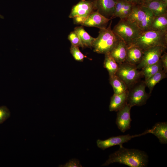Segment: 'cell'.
<instances>
[{
  "label": "cell",
  "mask_w": 167,
  "mask_h": 167,
  "mask_svg": "<svg viewBox=\"0 0 167 167\" xmlns=\"http://www.w3.org/2000/svg\"><path fill=\"white\" fill-rule=\"evenodd\" d=\"M148 162V156L144 151L127 148L122 146L111 154L101 166H106L111 164L118 163L131 167H146Z\"/></svg>",
  "instance_id": "1"
},
{
  "label": "cell",
  "mask_w": 167,
  "mask_h": 167,
  "mask_svg": "<svg viewBox=\"0 0 167 167\" xmlns=\"http://www.w3.org/2000/svg\"><path fill=\"white\" fill-rule=\"evenodd\" d=\"M152 0H143V2L151 1Z\"/></svg>",
  "instance_id": "33"
},
{
  "label": "cell",
  "mask_w": 167,
  "mask_h": 167,
  "mask_svg": "<svg viewBox=\"0 0 167 167\" xmlns=\"http://www.w3.org/2000/svg\"><path fill=\"white\" fill-rule=\"evenodd\" d=\"M105 54L104 67L107 70L109 76L115 75L118 68V64L109 53Z\"/></svg>",
  "instance_id": "23"
},
{
  "label": "cell",
  "mask_w": 167,
  "mask_h": 167,
  "mask_svg": "<svg viewBox=\"0 0 167 167\" xmlns=\"http://www.w3.org/2000/svg\"><path fill=\"white\" fill-rule=\"evenodd\" d=\"M147 134L148 132L147 130H146L144 132L138 135H130L127 134L113 136L105 140L98 139L96 141V144L99 148L103 150L116 145H118L120 147H121L123 146V143L128 142L132 138L144 135Z\"/></svg>",
  "instance_id": "10"
},
{
  "label": "cell",
  "mask_w": 167,
  "mask_h": 167,
  "mask_svg": "<svg viewBox=\"0 0 167 167\" xmlns=\"http://www.w3.org/2000/svg\"><path fill=\"white\" fill-rule=\"evenodd\" d=\"M111 20L104 16L96 10L90 15L81 25L103 29L107 27L109 21Z\"/></svg>",
  "instance_id": "12"
},
{
  "label": "cell",
  "mask_w": 167,
  "mask_h": 167,
  "mask_svg": "<svg viewBox=\"0 0 167 167\" xmlns=\"http://www.w3.org/2000/svg\"><path fill=\"white\" fill-rule=\"evenodd\" d=\"M117 0H96L97 11L106 18H114V13Z\"/></svg>",
  "instance_id": "13"
},
{
  "label": "cell",
  "mask_w": 167,
  "mask_h": 167,
  "mask_svg": "<svg viewBox=\"0 0 167 167\" xmlns=\"http://www.w3.org/2000/svg\"><path fill=\"white\" fill-rule=\"evenodd\" d=\"M155 17L152 12L142 4L134 5L132 11L126 18L137 24L142 32L148 30Z\"/></svg>",
  "instance_id": "5"
},
{
  "label": "cell",
  "mask_w": 167,
  "mask_h": 167,
  "mask_svg": "<svg viewBox=\"0 0 167 167\" xmlns=\"http://www.w3.org/2000/svg\"><path fill=\"white\" fill-rule=\"evenodd\" d=\"M141 69V71L145 77V81H146L159 71L162 70L163 66L161 58L156 63L145 66Z\"/></svg>",
  "instance_id": "22"
},
{
  "label": "cell",
  "mask_w": 167,
  "mask_h": 167,
  "mask_svg": "<svg viewBox=\"0 0 167 167\" xmlns=\"http://www.w3.org/2000/svg\"><path fill=\"white\" fill-rule=\"evenodd\" d=\"M131 2L135 5L141 4L143 2V0H125Z\"/></svg>",
  "instance_id": "32"
},
{
  "label": "cell",
  "mask_w": 167,
  "mask_h": 167,
  "mask_svg": "<svg viewBox=\"0 0 167 167\" xmlns=\"http://www.w3.org/2000/svg\"><path fill=\"white\" fill-rule=\"evenodd\" d=\"M112 23L111 20L108 27L100 29L98 36L92 43L94 52L104 54L109 53L119 40L120 38L111 29Z\"/></svg>",
  "instance_id": "3"
},
{
  "label": "cell",
  "mask_w": 167,
  "mask_h": 167,
  "mask_svg": "<svg viewBox=\"0 0 167 167\" xmlns=\"http://www.w3.org/2000/svg\"><path fill=\"white\" fill-rule=\"evenodd\" d=\"M128 94V89L120 94L114 93L111 98L109 111L117 112L123 107L127 104Z\"/></svg>",
  "instance_id": "18"
},
{
  "label": "cell",
  "mask_w": 167,
  "mask_h": 167,
  "mask_svg": "<svg viewBox=\"0 0 167 167\" xmlns=\"http://www.w3.org/2000/svg\"><path fill=\"white\" fill-rule=\"evenodd\" d=\"M127 1L125 0H117L115 5L114 18L120 17L124 6Z\"/></svg>",
  "instance_id": "28"
},
{
  "label": "cell",
  "mask_w": 167,
  "mask_h": 167,
  "mask_svg": "<svg viewBox=\"0 0 167 167\" xmlns=\"http://www.w3.org/2000/svg\"><path fill=\"white\" fill-rule=\"evenodd\" d=\"M10 116V112L6 106H0V124L3 123Z\"/></svg>",
  "instance_id": "29"
},
{
  "label": "cell",
  "mask_w": 167,
  "mask_h": 167,
  "mask_svg": "<svg viewBox=\"0 0 167 167\" xmlns=\"http://www.w3.org/2000/svg\"><path fill=\"white\" fill-rule=\"evenodd\" d=\"M127 48L126 43L120 38L109 53L118 64L125 62L126 56Z\"/></svg>",
  "instance_id": "14"
},
{
  "label": "cell",
  "mask_w": 167,
  "mask_h": 167,
  "mask_svg": "<svg viewBox=\"0 0 167 167\" xmlns=\"http://www.w3.org/2000/svg\"><path fill=\"white\" fill-rule=\"evenodd\" d=\"M166 77L167 74L162 69L145 81L146 86L149 89L150 93H151L154 86L157 83Z\"/></svg>",
  "instance_id": "24"
},
{
  "label": "cell",
  "mask_w": 167,
  "mask_h": 167,
  "mask_svg": "<svg viewBox=\"0 0 167 167\" xmlns=\"http://www.w3.org/2000/svg\"><path fill=\"white\" fill-rule=\"evenodd\" d=\"M162 2L164 3L167 4V0H161Z\"/></svg>",
  "instance_id": "34"
},
{
  "label": "cell",
  "mask_w": 167,
  "mask_h": 167,
  "mask_svg": "<svg viewBox=\"0 0 167 167\" xmlns=\"http://www.w3.org/2000/svg\"><path fill=\"white\" fill-rule=\"evenodd\" d=\"M75 31L78 35L84 47H92L95 38L91 36L85 30L82 26L76 27L74 28Z\"/></svg>",
  "instance_id": "20"
},
{
  "label": "cell",
  "mask_w": 167,
  "mask_h": 167,
  "mask_svg": "<svg viewBox=\"0 0 167 167\" xmlns=\"http://www.w3.org/2000/svg\"><path fill=\"white\" fill-rule=\"evenodd\" d=\"M143 53V50L137 46L132 45H128L125 62L137 66L141 62Z\"/></svg>",
  "instance_id": "15"
},
{
  "label": "cell",
  "mask_w": 167,
  "mask_h": 167,
  "mask_svg": "<svg viewBox=\"0 0 167 167\" xmlns=\"http://www.w3.org/2000/svg\"><path fill=\"white\" fill-rule=\"evenodd\" d=\"M134 5L131 2L126 1L119 17L120 19H125L128 17L131 12Z\"/></svg>",
  "instance_id": "27"
},
{
  "label": "cell",
  "mask_w": 167,
  "mask_h": 167,
  "mask_svg": "<svg viewBox=\"0 0 167 167\" xmlns=\"http://www.w3.org/2000/svg\"><path fill=\"white\" fill-rule=\"evenodd\" d=\"M0 18H2V19H3L4 17L2 15H1L0 14Z\"/></svg>",
  "instance_id": "35"
},
{
  "label": "cell",
  "mask_w": 167,
  "mask_h": 167,
  "mask_svg": "<svg viewBox=\"0 0 167 167\" xmlns=\"http://www.w3.org/2000/svg\"><path fill=\"white\" fill-rule=\"evenodd\" d=\"M147 131L148 134L151 133L156 136L161 143H167V122H157Z\"/></svg>",
  "instance_id": "17"
},
{
  "label": "cell",
  "mask_w": 167,
  "mask_h": 167,
  "mask_svg": "<svg viewBox=\"0 0 167 167\" xmlns=\"http://www.w3.org/2000/svg\"><path fill=\"white\" fill-rule=\"evenodd\" d=\"M167 48L161 46H157L143 50V58L141 62L136 66L138 69L154 64L160 59L163 53Z\"/></svg>",
  "instance_id": "9"
},
{
  "label": "cell",
  "mask_w": 167,
  "mask_h": 167,
  "mask_svg": "<svg viewBox=\"0 0 167 167\" xmlns=\"http://www.w3.org/2000/svg\"><path fill=\"white\" fill-rule=\"evenodd\" d=\"M68 38L71 44L79 47H84L79 36L75 31L71 32L70 33Z\"/></svg>",
  "instance_id": "26"
},
{
  "label": "cell",
  "mask_w": 167,
  "mask_h": 167,
  "mask_svg": "<svg viewBox=\"0 0 167 167\" xmlns=\"http://www.w3.org/2000/svg\"><path fill=\"white\" fill-rule=\"evenodd\" d=\"M130 45L137 46L143 50L157 46L167 48V31L147 30L142 32Z\"/></svg>",
  "instance_id": "2"
},
{
  "label": "cell",
  "mask_w": 167,
  "mask_h": 167,
  "mask_svg": "<svg viewBox=\"0 0 167 167\" xmlns=\"http://www.w3.org/2000/svg\"><path fill=\"white\" fill-rule=\"evenodd\" d=\"M60 167H82L79 161L76 159H72L63 165H61Z\"/></svg>",
  "instance_id": "30"
},
{
  "label": "cell",
  "mask_w": 167,
  "mask_h": 167,
  "mask_svg": "<svg viewBox=\"0 0 167 167\" xmlns=\"http://www.w3.org/2000/svg\"><path fill=\"white\" fill-rule=\"evenodd\" d=\"M70 51L75 60L79 62H82L86 56L84 55L80 50L79 47L71 44Z\"/></svg>",
  "instance_id": "25"
},
{
  "label": "cell",
  "mask_w": 167,
  "mask_h": 167,
  "mask_svg": "<svg viewBox=\"0 0 167 167\" xmlns=\"http://www.w3.org/2000/svg\"><path fill=\"white\" fill-rule=\"evenodd\" d=\"M161 59L162 62L163 70L167 74V53L165 52H164L163 54L161 55Z\"/></svg>",
  "instance_id": "31"
},
{
  "label": "cell",
  "mask_w": 167,
  "mask_h": 167,
  "mask_svg": "<svg viewBox=\"0 0 167 167\" xmlns=\"http://www.w3.org/2000/svg\"><path fill=\"white\" fill-rule=\"evenodd\" d=\"M109 80L113 88L114 94L121 93L128 89L124 82L115 75L109 76Z\"/></svg>",
  "instance_id": "21"
},
{
  "label": "cell",
  "mask_w": 167,
  "mask_h": 167,
  "mask_svg": "<svg viewBox=\"0 0 167 167\" xmlns=\"http://www.w3.org/2000/svg\"><path fill=\"white\" fill-rule=\"evenodd\" d=\"M96 10V0H81L73 6L69 17H78L85 20Z\"/></svg>",
  "instance_id": "8"
},
{
  "label": "cell",
  "mask_w": 167,
  "mask_h": 167,
  "mask_svg": "<svg viewBox=\"0 0 167 167\" xmlns=\"http://www.w3.org/2000/svg\"><path fill=\"white\" fill-rule=\"evenodd\" d=\"M148 30L167 31V14L155 17Z\"/></svg>",
  "instance_id": "19"
},
{
  "label": "cell",
  "mask_w": 167,
  "mask_h": 167,
  "mask_svg": "<svg viewBox=\"0 0 167 167\" xmlns=\"http://www.w3.org/2000/svg\"><path fill=\"white\" fill-rule=\"evenodd\" d=\"M131 108L127 104L117 111L116 123L118 128L122 132H124L130 128L131 121L130 116Z\"/></svg>",
  "instance_id": "11"
},
{
  "label": "cell",
  "mask_w": 167,
  "mask_h": 167,
  "mask_svg": "<svg viewBox=\"0 0 167 167\" xmlns=\"http://www.w3.org/2000/svg\"><path fill=\"white\" fill-rule=\"evenodd\" d=\"M145 81L139 82L130 88L128 90L127 104L131 107L135 106H141L146 104L150 94L145 91Z\"/></svg>",
  "instance_id": "7"
},
{
  "label": "cell",
  "mask_w": 167,
  "mask_h": 167,
  "mask_svg": "<svg viewBox=\"0 0 167 167\" xmlns=\"http://www.w3.org/2000/svg\"><path fill=\"white\" fill-rule=\"evenodd\" d=\"M141 4L149 10L154 17L167 14V4L161 0H154L143 2Z\"/></svg>",
  "instance_id": "16"
},
{
  "label": "cell",
  "mask_w": 167,
  "mask_h": 167,
  "mask_svg": "<svg viewBox=\"0 0 167 167\" xmlns=\"http://www.w3.org/2000/svg\"><path fill=\"white\" fill-rule=\"evenodd\" d=\"M112 31L127 45H131L142 32L136 24L126 19H120Z\"/></svg>",
  "instance_id": "4"
},
{
  "label": "cell",
  "mask_w": 167,
  "mask_h": 167,
  "mask_svg": "<svg viewBox=\"0 0 167 167\" xmlns=\"http://www.w3.org/2000/svg\"><path fill=\"white\" fill-rule=\"evenodd\" d=\"M115 75L121 79L129 88L139 82L143 76L141 71H139L136 65L124 62L118 64Z\"/></svg>",
  "instance_id": "6"
}]
</instances>
